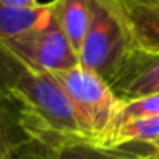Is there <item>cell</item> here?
Instances as JSON below:
<instances>
[{
	"instance_id": "6da1fadb",
	"label": "cell",
	"mask_w": 159,
	"mask_h": 159,
	"mask_svg": "<svg viewBox=\"0 0 159 159\" xmlns=\"http://www.w3.org/2000/svg\"><path fill=\"white\" fill-rule=\"evenodd\" d=\"M3 98L14 109L20 136L84 137L58 78L52 72L20 62L7 52H3Z\"/></svg>"
},
{
	"instance_id": "7a4b0ae2",
	"label": "cell",
	"mask_w": 159,
	"mask_h": 159,
	"mask_svg": "<svg viewBox=\"0 0 159 159\" xmlns=\"http://www.w3.org/2000/svg\"><path fill=\"white\" fill-rule=\"evenodd\" d=\"M133 48L136 44L117 0H92L91 25L80 50V66L109 81Z\"/></svg>"
},
{
	"instance_id": "3957f363",
	"label": "cell",
	"mask_w": 159,
	"mask_h": 159,
	"mask_svg": "<svg viewBox=\"0 0 159 159\" xmlns=\"http://www.w3.org/2000/svg\"><path fill=\"white\" fill-rule=\"evenodd\" d=\"M53 75L64 88L84 137L98 143L112 126L122 102L105 78L83 66Z\"/></svg>"
},
{
	"instance_id": "277c9868",
	"label": "cell",
	"mask_w": 159,
	"mask_h": 159,
	"mask_svg": "<svg viewBox=\"0 0 159 159\" xmlns=\"http://www.w3.org/2000/svg\"><path fill=\"white\" fill-rule=\"evenodd\" d=\"M147 143L119 147L100 145L83 136H20L17 140L3 139L5 159H148Z\"/></svg>"
},
{
	"instance_id": "5b68a950",
	"label": "cell",
	"mask_w": 159,
	"mask_h": 159,
	"mask_svg": "<svg viewBox=\"0 0 159 159\" xmlns=\"http://www.w3.org/2000/svg\"><path fill=\"white\" fill-rule=\"evenodd\" d=\"M2 50L33 69L52 73L80 66V56L72 47L56 17L44 27L24 36L3 41Z\"/></svg>"
},
{
	"instance_id": "8992f818",
	"label": "cell",
	"mask_w": 159,
	"mask_h": 159,
	"mask_svg": "<svg viewBox=\"0 0 159 159\" xmlns=\"http://www.w3.org/2000/svg\"><path fill=\"white\" fill-rule=\"evenodd\" d=\"M120 102H129L159 94V53L133 48L109 80Z\"/></svg>"
},
{
	"instance_id": "52a82bcc",
	"label": "cell",
	"mask_w": 159,
	"mask_h": 159,
	"mask_svg": "<svg viewBox=\"0 0 159 159\" xmlns=\"http://www.w3.org/2000/svg\"><path fill=\"white\" fill-rule=\"evenodd\" d=\"M136 47L159 53V0H117Z\"/></svg>"
},
{
	"instance_id": "ba28073f",
	"label": "cell",
	"mask_w": 159,
	"mask_h": 159,
	"mask_svg": "<svg viewBox=\"0 0 159 159\" xmlns=\"http://www.w3.org/2000/svg\"><path fill=\"white\" fill-rule=\"evenodd\" d=\"M55 17L53 2L36 7H2L0 5V42L24 36L44 27Z\"/></svg>"
},
{
	"instance_id": "9c48e42d",
	"label": "cell",
	"mask_w": 159,
	"mask_h": 159,
	"mask_svg": "<svg viewBox=\"0 0 159 159\" xmlns=\"http://www.w3.org/2000/svg\"><path fill=\"white\" fill-rule=\"evenodd\" d=\"M58 24L80 56L92 16V0H53Z\"/></svg>"
},
{
	"instance_id": "30bf717a",
	"label": "cell",
	"mask_w": 159,
	"mask_h": 159,
	"mask_svg": "<svg viewBox=\"0 0 159 159\" xmlns=\"http://www.w3.org/2000/svg\"><path fill=\"white\" fill-rule=\"evenodd\" d=\"M156 139H159V114L137 117L112 125L98 143L106 147H119L128 143H148Z\"/></svg>"
},
{
	"instance_id": "8fae6325",
	"label": "cell",
	"mask_w": 159,
	"mask_h": 159,
	"mask_svg": "<svg viewBox=\"0 0 159 159\" xmlns=\"http://www.w3.org/2000/svg\"><path fill=\"white\" fill-rule=\"evenodd\" d=\"M153 114H159V94L129 100V102H122L119 112H117V117H116L112 125L123 123V122H128V120H133L137 117L153 116Z\"/></svg>"
},
{
	"instance_id": "7c38bea8",
	"label": "cell",
	"mask_w": 159,
	"mask_h": 159,
	"mask_svg": "<svg viewBox=\"0 0 159 159\" xmlns=\"http://www.w3.org/2000/svg\"><path fill=\"white\" fill-rule=\"evenodd\" d=\"M2 7H36L38 0H0Z\"/></svg>"
},
{
	"instance_id": "4fadbf2b",
	"label": "cell",
	"mask_w": 159,
	"mask_h": 159,
	"mask_svg": "<svg viewBox=\"0 0 159 159\" xmlns=\"http://www.w3.org/2000/svg\"><path fill=\"white\" fill-rule=\"evenodd\" d=\"M147 145H148V148H150L148 159H159V139H156V140H153V142H148Z\"/></svg>"
},
{
	"instance_id": "5bb4252c",
	"label": "cell",
	"mask_w": 159,
	"mask_h": 159,
	"mask_svg": "<svg viewBox=\"0 0 159 159\" xmlns=\"http://www.w3.org/2000/svg\"><path fill=\"white\" fill-rule=\"evenodd\" d=\"M2 159H5V157H3V156H2Z\"/></svg>"
}]
</instances>
